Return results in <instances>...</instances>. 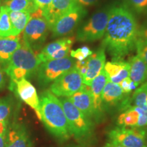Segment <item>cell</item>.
Segmentation results:
<instances>
[{
	"mask_svg": "<svg viewBox=\"0 0 147 147\" xmlns=\"http://www.w3.org/2000/svg\"><path fill=\"white\" fill-rule=\"evenodd\" d=\"M104 147H124L123 146H121V145L119 144H117V143L115 142H107L105 146Z\"/></svg>",
	"mask_w": 147,
	"mask_h": 147,
	"instance_id": "8d00e7d4",
	"label": "cell"
},
{
	"mask_svg": "<svg viewBox=\"0 0 147 147\" xmlns=\"http://www.w3.org/2000/svg\"><path fill=\"white\" fill-rule=\"evenodd\" d=\"M39 99L41 121L46 128L57 138L68 139L71 134L59 99L50 90L44 91Z\"/></svg>",
	"mask_w": 147,
	"mask_h": 147,
	"instance_id": "7a4b0ae2",
	"label": "cell"
},
{
	"mask_svg": "<svg viewBox=\"0 0 147 147\" xmlns=\"http://www.w3.org/2000/svg\"><path fill=\"white\" fill-rule=\"evenodd\" d=\"M129 77L139 86L147 80V63L138 55L130 59Z\"/></svg>",
	"mask_w": 147,
	"mask_h": 147,
	"instance_id": "44dd1931",
	"label": "cell"
},
{
	"mask_svg": "<svg viewBox=\"0 0 147 147\" xmlns=\"http://www.w3.org/2000/svg\"><path fill=\"white\" fill-rule=\"evenodd\" d=\"M5 138H6V136H0V147H5Z\"/></svg>",
	"mask_w": 147,
	"mask_h": 147,
	"instance_id": "74e56055",
	"label": "cell"
},
{
	"mask_svg": "<svg viewBox=\"0 0 147 147\" xmlns=\"http://www.w3.org/2000/svg\"><path fill=\"white\" fill-rule=\"evenodd\" d=\"M68 98L78 109L88 119L93 120V102L90 87L89 86H83L81 89L74 93Z\"/></svg>",
	"mask_w": 147,
	"mask_h": 147,
	"instance_id": "e0dca14e",
	"label": "cell"
},
{
	"mask_svg": "<svg viewBox=\"0 0 147 147\" xmlns=\"http://www.w3.org/2000/svg\"><path fill=\"white\" fill-rule=\"evenodd\" d=\"M0 16H1V8H0Z\"/></svg>",
	"mask_w": 147,
	"mask_h": 147,
	"instance_id": "ab89813d",
	"label": "cell"
},
{
	"mask_svg": "<svg viewBox=\"0 0 147 147\" xmlns=\"http://www.w3.org/2000/svg\"><path fill=\"white\" fill-rule=\"evenodd\" d=\"M76 61L70 56L60 59L48 61L40 63L38 67V82L42 85L45 86L53 82L59 77L67 72L74 66Z\"/></svg>",
	"mask_w": 147,
	"mask_h": 147,
	"instance_id": "52a82bcc",
	"label": "cell"
},
{
	"mask_svg": "<svg viewBox=\"0 0 147 147\" xmlns=\"http://www.w3.org/2000/svg\"><path fill=\"white\" fill-rule=\"evenodd\" d=\"M138 38L147 42V21H145L141 27L138 28Z\"/></svg>",
	"mask_w": 147,
	"mask_h": 147,
	"instance_id": "1f68e13d",
	"label": "cell"
},
{
	"mask_svg": "<svg viewBox=\"0 0 147 147\" xmlns=\"http://www.w3.org/2000/svg\"><path fill=\"white\" fill-rule=\"evenodd\" d=\"M119 85L122 89L123 91L125 94L128 95L133 90L136 89L138 87L136 84L131 80L129 77H127L119 83Z\"/></svg>",
	"mask_w": 147,
	"mask_h": 147,
	"instance_id": "f1b7e54d",
	"label": "cell"
},
{
	"mask_svg": "<svg viewBox=\"0 0 147 147\" xmlns=\"http://www.w3.org/2000/svg\"><path fill=\"white\" fill-rule=\"evenodd\" d=\"M70 57L73 59H76L77 61H82L89 57L93 54V52L87 46H84L76 50H70Z\"/></svg>",
	"mask_w": 147,
	"mask_h": 147,
	"instance_id": "83f0119b",
	"label": "cell"
},
{
	"mask_svg": "<svg viewBox=\"0 0 147 147\" xmlns=\"http://www.w3.org/2000/svg\"><path fill=\"white\" fill-rule=\"evenodd\" d=\"M110 142L124 147H147L146 131L142 127H116L108 134Z\"/></svg>",
	"mask_w": 147,
	"mask_h": 147,
	"instance_id": "9c48e42d",
	"label": "cell"
},
{
	"mask_svg": "<svg viewBox=\"0 0 147 147\" xmlns=\"http://www.w3.org/2000/svg\"><path fill=\"white\" fill-rule=\"evenodd\" d=\"M8 127V121H0V136H6Z\"/></svg>",
	"mask_w": 147,
	"mask_h": 147,
	"instance_id": "836d02e7",
	"label": "cell"
},
{
	"mask_svg": "<svg viewBox=\"0 0 147 147\" xmlns=\"http://www.w3.org/2000/svg\"><path fill=\"white\" fill-rule=\"evenodd\" d=\"M3 6L8 10L25 12L32 14L38 9L34 0H4Z\"/></svg>",
	"mask_w": 147,
	"mask_h": 147,
	"instance_id": "cb8c5ba5",
	"label": "cell"
},
{
	"mask_svg": "<svg viewBox=\"0 0 147 147\" xmlns=\"http://www.w3.org/2000/svg\"><path fill=\"white\" fill-rule=\"evenodd\" d=\"M10 89L16 94L25 104L29 105L36 112L38 118L41 120L40 113V99L34 86L26 78H23L16 83L10 82Z\"/></svg>",
	"mask_w": 147,
	"mask_h": 147,
	"instance_id": "4fadbf2b",
	"label": "cell"
},
{
	"mask_svg": "<svg viewBox=\"0 0 147 147\" xmlns=\"http://www.w3.org/2000/svg\"><path fill=\"white\" fill-rule=\"evenodd\" d=\"M146 84H147V82H146ZM145 104H146V106L147 108V93H146V100H145Z\"/></svg>",
	"mask_w": 147,
	"mask_h": 147,
	"instance_id": "f35d334b",
	"label": "cell"
},
{
	"mask_svg": "<svg viewBox=\"0 0 147 147\" xmlns=\"http://www.w3.org/2000/svg\"><path fill=\"white\" fill-rule=\"evenodd\" d=\"M100 0H77L78 4L82 6H90V5H95Z\"/></svg>",
	"mask_w": 147,
	"mask_h": 147,
	"instance_id": "e575fe53",
	"label": "cell"
},
{
	"mask_svg": "<svg viewBox=\"0 0 147 147\" xmlns=\"http://www.w3.org/2000/svg\"><path fill=\"white\" fill-rule=\"evenodd\" d=\"M74 41V37L63 38L45 46L38 54L40 61L42 63L48 61L66 57L68 56Z\"/></svg>",
	"mask_w": 147,
	"mask_h": 147,
	"instance_id": "7c38bea8",
	"label": "cell"
},
{
	"mask_svg": "<svg viewBox=\"0 0 147 147\" xmlns=\"http://www.w3.org/2000/svg\"><path fill=\"white\" fill-rule=\"evenodd\" d=\"M102 107L104 111L119 106L121 110H125L130 106V102L119 84L108 80L102 92Z\"/></svg>",
	"mask_w": 147,
	"mask_h": 147,
	"instance_id": "8fae6325",
	"label": "cell"
},
{
	"mask_svg": "<svg viewBox=\"0 0 147 147\" xmlns=\"http://www.w3.org/2000/svg\"><path fill=\"white\" fill-rule=\"evenodd\" d=\"M141 110L142 108L136 106H130L129 107L126 108L118 117V125L124 127H137Z\"/></svg>",
	"mask_w": 147,
	"mask_h": 147,
	"instance_id": "7402d4cb",
	"label": "cell"
},
{
	"mask_svg": "<svg viewBox=\"0 0 147 147\" xmlns=\"http://www.w3.org/2000/svg\"><path fill=\"white\" fill-rule=\"evenodd\" d=\"M5 83H6V80H5L4 71L0 66V90L4 88Z\"/></svg>",
	"mask_w": 147,
	"mask_h": 147,
	"instance_id": "d590c367",
	"label": "cell"
},
{
	"mask_svg": "<svg viewBox=\"0 0 147 147\" xmlns=\"http://www.w3.org/2000/svg\"><path fill=\"white\" fill-rule=\"evenodd\" d=\"M129 63L124 60L113 61L107 62L104 65V70L107 74L108 80L119 84L129 74Z\"/></svg>",
	"mask_w": 147,
	"mask_h": 147,
	"instance_id": "d6986e66",
	"label": "cell"
},
{
	"mask_svg": "<svg viewBox=\"0 0 147 147\" xmlns=\"http://www.w3.org/2000/svg\"><path fill=\"white\" fill-rule=\"evenodd\" d=\"M77 4V0H52L49 6L42 10L50 29L61 16L67 13Z\"/></svg>",
	"mask_w": 147,
	"mask_h": 147,
	"instance_id": "2e32d148",
	"label": "cell"
},
{
	"mask_svg": "<svg viewBox=\"0 0 147 147\" xmlns=\"http://www.w3.org/2000/svg\"><path fill=\"white\" fill-rule=\"evenodd\" d=\"M110 8L98 10L79 27L76 38L78 41L94 42L102 38L105 34Z\"/></svg>",
	"mask_w": 147,
	"mask_h": 147,
	"instance_id": "8992f818",
	"label": "cell"
},
{
	"mask_svg": "<svg viewBox=\"0 0 147 147\" xmlns=\"http://www.w3.org/2000/svg\"><path fill=\"white\" fill-rule=\"evenodd\" d=\"M128 9H131L138 13H143L147 11V0H124Z\"/></svg>",
	"mask_w": 147,
	"mask_h": 147,
	"instance_id": "4316f807",
	"label": "cell"
},
{
	"mask_svg": "<svg viewBox=\"0 0 147 147\" xmlns=\"http://www.w3.org/2000/svg\"><path fill=\"white\" fill-rule=\"evenodd\" d=\"M87 63L88 58L82 61H77L75 62L74 67H76V69L79 71V73L81 74L82 77H83L84 75L85 74L86 71H87Z\"/></svg>",
	"mask_w": 147,
	"mask_h": 147,
	"instance_id": "4dcf8cb0",
	"label": "cell"
},
{
	"mask_svg": "<svg viewBox=\"0 0 147 147\" xmlns=\"http://www.w3.org/2000/svg\"><path fill=\"white\" fill-rule=\"evenodd\" d=\"M8 14L12 26V36L21 34L30 19L31 14L25 12L8 10Z\"/></svg>",
	"mask_w": 147,
	"mask_h": 147,
	"instance_id": "603a6c76",
	"label": "cell"
},
{
	"mask_svg": "<svg viewBox=\"0 0 147 147\" xmlns=\"http://www.w3.org/2000/svg\"><path fill=\"white\" fill-rule=\"evenodd\" d=\"M40 63L38 54L22 38L21 47L12 54L3 69L10 78V82L16 83L21 79L36 74Z\"/></svg>",
	"mask_w": 147,
	"mask_h": 147,
	"instance_id": "3957f363",
	"label": "cell"
},
{
	"mask_svg": "<svg viewBox=\"0 0 147 147\" xmlns=\"http://www.w3.org/2000/svg\"><path fill=\"white\" fill-rule=\"evenodd\" d=\"M105 62V49L103 47L100 48L94 53H93V54L88 57L87 71L82 77L84 85L89 87L91 85L92 80L96 78L104 68Z\"/></svg>",
	"mask_w": 147,
	"mask_h": 147,
	"instance_id": "9a60e30c",
	"label": "cell"
},
{
	"mask_svg": "<svg viewBox=\"0 0 147 147\" xmlns=\"http://www.w3.org/2000/svg\"><path fill=\"white\" fill-rule=\"evenodd\" d=\"M136 49L138 55L147 63V42L138 38L136 42Z\"/></svg>",
	"mask_w": 147,
	"mask_h": 147,
	"instance_id": "f546056e",
	"label": "cell"
},
{
	"mask_svg": "<svg viewBox=\"0 0 147 147\" xmlns=\"http://www.w3.org/2000/svg\"><path fill=\"white\" fill-rule=\"evenodd\" d=\"M27 131L22 125L14 124L8 127L5 147H32Z\"/></svg>",
	"mask_w": 147,
	"mask_h": 147,
	"instance_id": "ac0fdd59",
	"label": "cell"
},
{
	"mask_svg": "<svg viewBox=\"0 0 147 147\" xmlns=\"http://www.w3.org/2000/svg\"><path fill=\"white\" fill-rule=\"evenodd\" d=\"M21 34L0 38V66L4 67L8 63L12 54L21 47Z\"/></svg>",
	"mask_w": 147,
	"mask_h": 147,
	"instance_id": "ffe728a7",
	"label": "cell"
},
{
	"mask_svg": "<svg viewBox=\"0 0 147 147\" xmlns=\"http://www.w3.org/2000/svg\"><path fill=\"white\" fill-rule=\"evenodd\" d=\"M4 1V0H0V1Z\"/></svg>",
	"mask_w": 147,
	"mask_h": 147,
	"instance_id": "60d3db41",
	"label": "cell"
},
{
	"mask_svg": "<svg viewBox=\"0 0 147 147\" xmlns=\"http://www.w3.org/2000/svg\"><path fill=\"white\" fill-rule=\"evenodd\" d=\"M34 1L38 8L44 10L49 6L52 2V0H34Z\"/></svg>",
	"mask_w": 147,
	"mask_h": 147,
	"instance_id": "d6a6232c",
	"label": "cell"
},
{
	"mask_svg": "<svg viewBox=\"0 0 147 147\" xmlns=\"http://www.w3.org/2000/svg\"><path fill=\"white\" fill-rule=\"evenodd\" d=\"M49 30L50 26L42 10L38 8L30 14V19L23 31V40L35 51L45 42Z\"/></svg>",
	"mask_w": 147,
	"mask_h": 147,
	"instance_id": "5b68a950",
	"label": "cell"
},
{
	"mask_svg": "<svg viewBox=\"0 0 147 147\" xmlns=\"http://www.w3.org/2000/svg\"><path fill=\"white\" fill-rule=\"evenodd\" d=\"M13 109V101L11 97L0 98V121H8Z\"/></svg>",
	"mask_w": 147,
	"mask_h": 147,
	"instance_id": "484cf974",
	"label": "cell"
},
{
	"mask_svg": "<svg viewBox=\"0 0 147 147\" xmlns=\"http://www.w3.org/2000/svg\"><path fill=\"white\" fill-rule=\"evenodd\" d=\"M108 78L104 68L102 69L100 74L92 80L90 87L93 102V120L99 123L104 117V110L102 107V92L106 82H108Z\"/></svg>",
	"mask_w": 147,
	"mask_h": 147,
	"instance_id": "5bb4252c",
	"label": "cell"
},
{
	"mask_svg": "<svg viewBox=\"0 0 147 147\" xmlns=\"http://www.w3.org/2000/svg\"><path fill=\"white\" fill-rule=\"evenodd\" d=\"M87 14V10L82 5L77 4L67 13L61 16L51 27L53 37H62L73 32L78 23Z\"/></svg>",
	"mask_w": 147,
	"mask_h": 147,
	"instance_id": "30bf717a",
	"label": "cell"
},
{
	"mask_svg": "<svg viewBox=\"0 0 147 147\" xmlns=\"http://www.w3.org/2000/svg\"><path fill=\"white\" fill-rule=\"evenodd\" d=\"M83 86L82 76L74 66L53 82L50 91L55 96L69 97L81 89Z\"/></svg>",
	"mask_w": 147,
	"mask_h": 147,
	"instance_id": "ba28073f",
	"label": "cell"
},
{
	"mask_svg": "<svg viewBox=\"0 0 147 147\" xmlns=\"http://www.w3.org/2000/svg\"><path fill=\"white\" fill-rule=\"evenodd\" d=\"M59 100L67 119L71 136L78 141L89 138L93 132L92 121L74 105L68 97H61Z\"/></svg>",
	"mask_w": 147,
	"mask_h": 147,
	"instance_id": "277c9868",
	"label": "cell"
},
{
	"mask_svg": "<svg viewBox=\"0 0 147 147\" xmlns=\"http://www.w3.org/2000/svg\"><path fill=\"white\" fill-rule=\"evenodd\" d=\"M135 16L125 5L110 7L102 47L113 61L123 60L136 49L138 32Z\"/></svg>",
	"mask_w": 147,
	"mask_h": 147,
	"instance_id": "6da1fadb",
	"label": "cell"
},
{
	"mask_svg": "<svg viewBox=\"0 0 147 147\" xmlns=\"http://www.w3.org/2000/svg\"><path fill=\"white\" fill-rule=\"evenodd\" d=\"M12 36V26L9 18L8 10L6 7H1L0 16V38H6Z\"/></svg>",
	"mask_w": 147,
	"mask_h": 147,
	"instance_id": "d4e9b609",
	"label": "cell"
}]
</instances>
